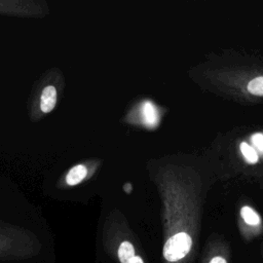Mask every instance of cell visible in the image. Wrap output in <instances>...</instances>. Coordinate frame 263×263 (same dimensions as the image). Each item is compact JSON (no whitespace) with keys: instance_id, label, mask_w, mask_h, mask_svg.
<instances>
[{"instance_id":"obj_1","label":"cell","mask_w":263,"mask_h":263,"mask_svg":"<svg viewBox=\"0 0 263 263\" xmlns=\"http://www.w3.org/2000/svg\"><path fill=\"white\" fill-rule=\"evenodd\" d=\"M165 263H192L198 249L202 216L214 173L200 153L181 155L168 164L164 178Z\"/></svg>"},{"instance_id":"obj_2","label":"cell","mask_w":263,"mask_h":263,"mask_svg":"<svg viewBox=\"0 0 263 263\" xmlns=\"http://www.w3.org/2000/svg\"><path fill=\"white\" fill-rule=\"evenodd\" d=\"M202 91L242 106L263 104V53L238 49L209 52L189 70Z\"/></svg>"},{"instance_id":"obj_3","label":"cell","mask_w":263,"mask_h":263,"mask_svg":"<svg viewBox=\"0 0 263 263\" xmlns=\"http://www.w3.org/2000/svg\"><path fill=\"white\" fill-rule=\"evenodd\" d=\"M217 181L263 190V126L243 124L221 132L201 151Z\"/></svg>"},{"instance_id":"obj_4","label":"cell","mask_w":263,"mask_h":263,"mask_svg":"<svg viewBox=\"0 0 263 263\" xmlns=\"http://www.w3.org/2000/svg\"><path fill=\"white\" fill-rule=\"evenodd\" d=\"M237 227L246 240L263 233V219L259 212L249 203H242L237 210Z\"/></svg>"},{"instance_id":"obj_5","label":"cell","mask_w":263,"mask_h":263,"mask_svg":"<svg viewBox=\"0 0 263 263\" xmlns=\"http://www.w3.org/2000/svg\"><path fill=\"white\" fill-rule=\"evenodd\" d=\"M204 251L202 263H229L230 249L222 237H211Z\"/></svg>"},{"instance_id":"obj_6","label":"cell","mask_w":263,"mask_h":263,"mask_svg":"<svg viewBox=\"0 0 263 263\" xmlns=\"http://www.w3.org/2000/svg\"><path fill=\"white\" fill-rule=\"evenodd\" d=\"M117 256L120 263H144L143 259L136 254L133 243L128 240H124L119 245Z\"/></svg>"},{"instance_id":"obj_7","label":"cell","mask_w":263,"mask_h":263,"mask_svg":"<svg viewBox=\"0 0 263 263\" xmlns=\"http://www.w3.org/2000/svg\"><path fill=\"white\" fill-rule=\"evenodd\" d=\"M55 102H57V89H55V87L52 86V85L46 86L42 90V93H41L40 109L42 110V112L48 113L54 108Z\"/></svg>"},{"instance_id":"obj_8","label":"cell","mask_w":263,"mask_h":263,"mask_svg":"<svg viewBox=\"0 0 263 263\" xmlns=\"http://www.w3.org/2000/svg\"><path fill=\"white\" fill-rule=\"evenodd\" d=\"M87 175V170L83 164H77L73 166L66 176V182L68 185L74 186L79 184Z\"/></svg>"}]
</instances>
